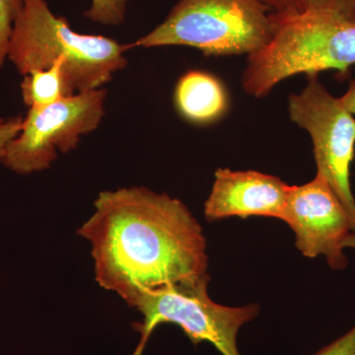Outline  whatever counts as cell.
<instances>
[{"label": "cell", "mask_w": 355, "mask_h": 355, "mask_svg": "<svg viewBox=\"0 0 355 355\" xmlns=\"http://www.w3.org/2000/svg\"><path fill=\"white\" fill-rule=\"evenodd\" d=\"M272 32L270 9L261 0H179L162 23L130 46H189L212 57L251 55Z\"/></svg>", "instance_id": "277c9868"}, {"label": "cell", "mask_w": 355, "mask_h": 355, "mask_svg": "<svg viewBox=\"0 0 355 355\" xmlns=\"http://www.w3.org/2000/svg\"><path fill=\"white\" fill-rule=\"evenodd\" d=\"M22 6L23 0H0V71L7 60L14 21Z\"/></svg>", "instance_id": "5bb4252c"}, {"label": "cell", "mask_w": 355, "mask_h": 355, "mask_svg": "<svg viewBox=\"0 0 355 355\" xmlns=\"http://www.w3.org/2000/svg\"><path fill=\"white\" fill-rule=\"evenodd\" d=\"M209 280L207 273L140 294L132 305L142 316V321L135 324L140 338L132 355L144 354L153 331L162 324H177L195 345L207 342L222 355H241L238 334L258 317L260 307H228L214 302L207 291Z\"/></svg>", "instance_id": "5b68a950"}, {"label": "cell", "mask_w": 355, "mask_h": 355, "mask_svg": "<svg viewBox=\"0 0 355 355\" xmlns=\"http://www.w3.org/2000/svg\"><path fill=\"white\" fill-rule=\"evenodd\" d=\"M314 355H355V326Z\"/></svg>", "instance_id": "2e32d148"}, {"label": "cell", "mask_w": 355, "mask_h": 355, "mask_svg": "<svg viewBox=\"0 0 355 355\" xmlns=\"http://www.w3.org/2000/svg\"><path fill=\"white\" fill-rule=\"evenodd\" d=\"M273 32L265 46L249 55L242 76L246 94L263 98L289 77L347 72L355 65V23L329 11L270 12Z\"/></svg>", "instance_id": "3957f363"}, {"label": "cell", "mask_w": 355, "mask_h": 355, "mask_svg": "<svg viewBox=\"0 0 355 355\" xmlns=\"http://www.w3.org/2000/svg\"><path fill=\"white\" fill-rule=\"evenodd\" d=\"M77 234L90 244L96 282L130 307L144 292L207 275L202 225L167 193L142 187L101 191Z\"/></svg>", "instance_id": "6da1fadb"}, {"label": "cell", "mask_w": 355, "mask_h": 355, "mask_svg": "<svg viewBox=\"0 0 355 355\" xmlns=\"http://www.w3.org/2000/svg\"><path fill=\"white\" fill-rule=\"evenodd\" d=\"M270 12L303 13L307 11H329L355 23V0H261Z\"/></svg>", "instance_id": "7c38bea8"}, {"label": "cell", "mask_w": 355, "mask_h": 355, "mask_svg": "<svg viewBox=\"0 0 355 355\" xmlns=\"http://www.w3.org/2000/svg\"><path fill=\"white\" fill-rule=\"evenodd\" d=\"M317 76H309L300 93L289 96L291 121L309 133L317 176L330 186L355 224L350 167L355 153V118Z\"/></svg>", "instance_id": "52a82bcc"}, {"label": "cell", "mask_w": 355, "mask_h": 355, "mask_svg": "<svg viewBox=\"0 0 355 355\" xmlns=\"http://www.w3.org/2000/svg\"><path fill=\"white\" fill-rule=\"evenodd\" d=\"M22 116H11V118H2L0 116V162L6 156L9 144L19 135L22 130Z\"/></svg>", "instance_id": "9a60e30c"}, {"label": "cell", "mask_w": 355, "mask_h": 355, "mask_svg": "<svg viewBox=\"0 0 355 355\" xmlns=\"http://www.w3.org/2000/svg\"><path fill=\"white\" fill-rule=\"evenodd\" d=\"M107 92L95 89L41 107L29 108L22 130L9 144L2 164L19 175L44 171L60 154L73 150L104 118Z\"/></svg>", "instance_id": "8992f818"}, {"label": "cell", "mask_w": 355, "mask_h": 355, "mask_svg": "<svg viewBox=\"0 0 355 355\" xmlns=\"http://www.w3.org/2000/svg\"><path fill=\"white\" fill-rule=\"evenodd\" d=\"M128 0H91L84 12L87 19L98 24L118 26L125 21Z\"/></svg>", "instance_id": "4fadbf2b"}, {"label": "cell", "mask_w": 355, "mask_h": 355, "mask_svg": "<svg viewBox=\"0 0 355 355\" xmlns=\"http://www.w3.org/2000/svg\"><path fill=\"white\" fill-rule=\"evenodd\" d=\"M282 220L295 234L303 256H323L333 270H345V248L355 249V224L321 177L301 186H291Z\"/></svg>", "instance_id": "ba28073f"}, {"label": "cell", "mask_w": 355, "mask_h": 355, "mask_svg": "<svg viewBox=\"0 0 355 355\" xmlns=\"http://www.w3.org/2000/svg\"><path fill=\"white\" fill-rule=\"evenodd\" d=\"M289 189V184L272 175L219 168L205 203V217L209 222L234 216L282 220Z\"/></svg>", "instance_id": "9c48e42d"}, {"label": "cell", "mask_w": 355, "mask_h": 355, "mask_svg": "<svg viewBox=\"0 0 355 355\" xmlns=\"http://www.w3.org/2000/svg\"><path fill=\"white\" fill-rule=\"evenodd\" d=\"M20 88L28 108H41L64 99L69 96L64 62L58 60L48 69L29 72L23 76Z\"/></svg>", "instance_id": "8fae6325"}, {"label": "cell", "mask_w": 355, "mask_h": 355, "mask_svg": "<svg viewBox=\"0 0 355 355\" xmlns=\"http://www.w3.org/2000/svg\"><path fill=\"white\" fill-rule=\"evenodd\" d=\"M130 48L109 37L74 31L67 18L51 10L46 0H23L7 60L22 76L62 60L67 93L72 96L109 83L127 67L125 53Z\"/></svg>", "instance_id": "7a4b0ae2"}, {"label": "cell", "mask_w": 355, "mask_h": 355, "mask_svg": "<svg viewBox=\"0 0 355 355\" xmlns=\"http://www.w3.org/2000/svg\"><path fill=\"white\" fill-rule=\"evenodd\" d=\"M174 104L184 120L205 125L220 120L227 112L229 99L218 77L202 70H190L177 83Z\"/></svg>", "instance_id": "30bf717a"}, {"label": "cell", "mask_w": 355, "mask_h": 355, "mask_svg": "<svg viewBox=\"0 0 355 355\" xmlns=\"http://www.w3.org/2000/svg\"><path fill=\"white\" fill-rule=\"evenodd\" d=\"M340 100L345 108L355 116V80L352 81L347 92L340 97Z\"/></svg>", "instance_id": "e0dca14e"}]
</instances>
